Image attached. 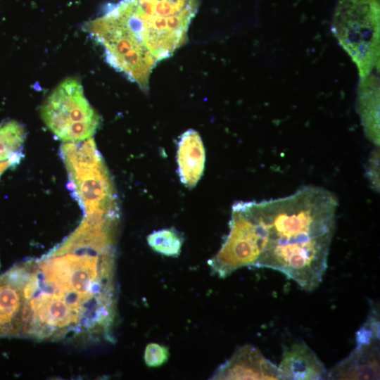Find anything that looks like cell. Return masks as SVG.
<instances>
[{
  "instance_id": "6da1fadb",
  "label": "cell",
  "mask_w": 380,
  "mask_h": 380,
  "mask_svg": "<svg viewBox=\"0 0 380 380\" xmlns=\"http://www.w3.org/2000/svg\"><path fill=\"white\" fill-rule=\"evenodd\" d=\"M115 234L106 224L83 218L48 254L8 270L20 298L17 337L113 341Z\"/></svg>"
},
{
  "instance_id": "7a4b0ae2",
  "label": "cell",
  "mask_w": 380,
  "mask_h": 380,
  "mask_svg": "<svg viewBox=\"0 0 380 380\" xmlns=\"http://www.w3.org/2000/svg\"><path fill=\"white\" fill-rule=\"evenodd\" d=\"M246 203L261 236L254 267L279 271L302 289L315 290L327 268L336 196L322 187L305 186L283 198Z\"/></svg>"
},
{
  "instance_id": "3957f363",
  "label": "cell",
  "mask_w": 380,
  "mask_h": 380,
  "mask_svg": "<svg viewBox=\"0 0 380 380\" xmlns=\"http://www.w3.org/2000/svg\"><path fill=\"white\" fill-rule=\"evenodd\" d=\"M84 28L103 48L106 61L147 91L151 72L158 61L122 4L118 3L101 17L87 23Z\"/></svg>"
},
{
  "instance_id": "277c9868",
  "label": "cell",
  "mask_w": 380,
  "mask_h": 380,
  "mask_svg": "<svg viewBox=\"0 0 380 380\" xmlns=\"http://www.w3.org/2000/svg\"><path fill=\"white\" fill-rule=\"evenodd\" d=\"M141 39L157 61L186 41L197 0H125Z\"/></svg>"
},
{
  "instance_id": "5b68a950",
  "label": "cell",
  "mask_w": 380,
  "mask_h": 380,
  "mask_svg": "<svg viewBox=\"0 0 380 380\" xmlns=\"http://www.w3.org/2000/svg\"><path fill=\"white\" fill-rule=\"evenodd\" d=\"M331 32L356 65L360 79L379 68V0H338Z\"/></svg>"
},
{
  "instance_id": "8992f818",
  "label": "cell",
  "mask_w": 380,
  "mask_h": 380,
  "mask_svg": "<svg viewBox=\"0 0 380 380\" xmlns=\"http://www.w3.org/2000/svg\"><path fill=\"white\" fill-rule=\"evenodd\" d=\"M69 189L85 213L118 208L115 189L103 158L91 137L60 148Z\"/></svg>"
},
{
  "instance_id": "52a82bcc",
  "label": "cell",
  "mask_w": 380,
  "mask_h": 380,
  "mask_svg": "<svg viewBox=\"0 0 380 380\" xmlns=\"http://www.w3.org/2000/svg\"><path fill=\"white\" fill-rule=\"evenodd\" d=\"M40 113L46 127L65 142L91 138L100 123L99 115L87 99L81 82L75 77L66 78L50 93Z\"/></svg>"
},
{
  "instance_id": "ba28073f",
  "label": "cell",
  "mask_w": 380,
  "mask_h": 380,
  "mask_svg": "<svg viewBox=\"0 0 380 380\" xmlns=\"http://www.w3.org/2000/svg\"><path fill=\"white\" fill-rule=\"evenodd\" d=\"M229 232L218 252L208 261L213 274L225 278L243 267H255L261 251V236L245 201L234 203Z\"/></svg>"
},
{
  "instance_id": "9c48e42d",
  "label": "cell",
  "mask_w": 380,
  "mask_h": 380,
  "mask_svg": "<svg viewBox=\"0 0 380 380\" xmlns=\"http://www.w3.org/2000/svg\"><path fill=\"white\" fill-rule=\"evenodd\" d=\"M356 348L329 372L330 379H376L379 377V320L370 311L355 334Z\"/></svg>"
},
{
  "instance_id": "30bf717a",
  "label": "cell",
  "mask_w": 380,
  "mask_h": 380,
  "mask_svg": "<svg viewBox=\"0 0 380 380\" xmlns=\"http://www.w3.org/2000/svg\"><path fill=\"white\" fill-rule=\"evenodd\" d=\"M213 379H283L278 366L251 345L239 348L221 365Z\"/></svg>"
},
{
  "instance_id": "8fae6325",
  "label": "cell",
  "mask_w": 380,
  "mask_h": 380,
  "mask_svg": "<svg viewBox=\"0 0 380 380\" xmlns=\"http://www.w3.org/2000/svg\"><path fill=\"white\" fill-rule=\"evenodd\" d=\"M278 368L283 379H323L327 376V370L317 355L299 341L284 348Z\"/></svg>"
},
{
  "instance_id": "7c38bea8",
  "label": "cell",
  "mask_w": 380,
  "mask_h": 380,
  "mask_svg": "<svg viewBox=\"0 0 380 380\" xmlns=\"http://www.w3.org/2000/svg\"><path fill=\"white\" fill-rule=\"evenodd\" d=\"M178 174L187 188L194 187L201 179L205 165V148L199 134L189 129L181 136L177 149Z\"/></svg>"
},
{
  "instance_id": "4fadbf2b",
  "label": "cell",
  "mask_w": 380,
  "mask_h": 380,
  "mask_svg": "<svg viewBox=\"0 0 380 380\" xmlns=\"http://www.w3.org/2000/svg\"><path fill=\"white\" fill-rule=\"evenodd\" d=\"M357 109L367 138L379 146V79L370 73L360 81Z\"/></svg>"
},
{
  "instance_id": "5bb4252c",
  "label": "cell",
  "mask_w": 380,
  "mask_h": 380,
  "mask_svg": "<svg viewBox=\"0 0 380 380\" xmlns=\"http://www.w3.org/2000/svg\"><path fill=\"white\" fill-rule=\"evenodd\" d=\"M20 309L18 288L6 272L0 275V338L15 337Z\"/></svg>"
},
{
  "instance_id": "9a60e30c",
  "label": "cell",
  "mask_w": 380,
  "mask_h": 380,
  "mask_svg": "<svg viewBox=\"0 0 380 380\" xmlns=\"http://www.w3.org/2000/svg\"><path fill=\"white\" fill-rule=\"evenodd\" d=\"M26 137L24 125L15 120L0 123V163L11 167L18 164L23 155Z\"/></svg>"
},
{
  "instance_id": "2e32d148",
  "label": "cell",
  "mask_w": 380,
  "mask_h": 380,
  "mask_svg": "<svg viewBox=\"0 0 380 380\" xmlns=\"http://www.w3.org/2000/svg\"><path fill=\"white\" fill-rule=\"evenodd\" d=\"M146 239L155 252L168 257L179 256L184 241L183 237L173 228L156 230Z\"/></svg>"
},
{
  "instance_id": "e0dca14e",
  "label": "cell",
  "mask_w": 380,
  "mask_h": 380,
  "mask_svg": "<svg viewBox=\"0 0 380 380\" xmlns=\"http://www.w3.org/2000/svg\"><path fill=\"white\" fill-rule=\"evenodd\" d=\"M169 358L168 348L157 343H150L145 348L144 360L148 367H158L163 365Z\"/></svg>"
},
{
  "instance_id": "ac0fdd59",
  "label": "cell",
  "mask_w": 380,
  "mask_h": 380,
  "mask_svg": "<svg viewBox=\"0 0 380 380\" xmlns=\"http://www.w3.org/2000/svg\"><path fill=\"white\" fill-rule=\"evenodd\" d=\"M379 151L375 150L372 152V156L367 164V177L376 190L379 189Z\"/></svg>"
},
{
  "instance_id": "d6986e66",
  "label": "cell",
  "mask_w": 380,
  "mask_h": 380,
  "mask_svg": "<svg viewBox=\"0 0 380 380\" xmlns=\"http://www.w3.org/2000/svg\"><path fill=\"white\" fill-rule=\"evenodd\" d=\"M9 167H11V165L8 163H0V177L2 173Z\"/></svg>"
}]
</instances>
